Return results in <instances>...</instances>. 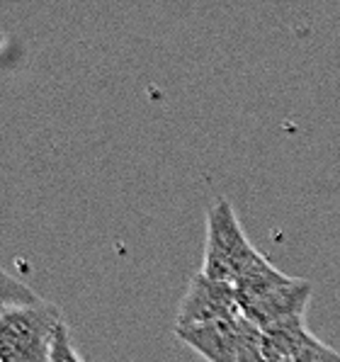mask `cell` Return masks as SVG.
Returning <instances> with one entry per match:
<instances>
[{
	"label": "cell",
	"mask_w": 340,
	"mask_h": 362,
	"mask_svg": "<svg viewBox=\"0 0 340 362\" xmlns=\"http://www.w3.org/2000/svg\"><path fill=\"white\" fill-rule=\"evenodd\" d=\"M260 250L248 241L233 204L226 197H216L207 209V238H204V260L199 272L228 287L258 263Z\"/></svg>",
	"instance_id": "obj_1"
},
{
	"label": "cell",
	"mask_w": 340,
	"mask_h": 362,
	"mask_svg": "<svg viewBox=\"0 0 340 362\" xmlns=\"http://www.w3.org/2000/svg\"><path fill=\"white\" fill-rule=\"evenodd\" d=\"M64 314L57 304L0 309V362H49L52 343Z\"/></svg>",
	"instance_id": "obj_2"
},
{
	"label": "cell",
	"mask_w": 340,
	"mask_h": 362,
	"mask_svg": "<svg viewBox=\"0 0 340 362\" xmlns=\"http://www.w3.org/2000/svg\"><path fill=\"white\" fill-rule=\"evenodd\" d=\"M175 336L207 362H241L260 345V328L243 314L202 326L175 328Z\"/></svg>",
	"instance_id": "obj_3"
},
{
	"label": "cell",
	"mask_w": 340,
	"mask_h": 362,
	"mask_svg": "<svg viewBox=\"0 0 340 362\" xmlns=\"http://www.w3.org/2000/svg\"><path fill=\"white\" fill-rule=\"evenodd\" d=\"M238 314H243V311L236 289L224 285V282L211 280L197 270L189 280L180 304H177L175 328L202 326Z\"/></svg>",
	"instance_id": "obj_4"
},
{
	"label": "cell",
	"mask_w": 340,
	"mask_h": 362,
	"mask_svg": "<svg viewBox=\"0 0 340 362\" xmlns=\"http://www.w3.org/2000/svg\"><path fill=\"white\" fill-rule=\"evenodd\" d=\"M267 362H340V353L314 336L304 319H289L260 331Z\"/></svg>",
	"instance_id": "obj_5"
},
{
	"label": "cell",
	"mask_w": 340,
	"mask_h": 362,
	"mask_svg": "<svg viewBox=\"0 0 340 362\" xmlns=\"http://www.w3.org/2000/svg\"><path fill=\"white\" fill-rule=\"evenodd\" d=\"M314 297V282L304 280V277H292L272 287L270 292L260 294L258 299L243 304V316L260 331L267 326L282 324L289 319H304L306 309Z\"/></svg>",
	"instance_id": "obj_6"
},
{
	"label": "cell",
	"mask_w": 340,
	"mask_h": 362,
	"mask_svg": "<svg viewBox=\"0 0 340 362\" xmlns=\"http://www.w3.org/2000/svg\"><path fill=\"white\" fill-rule=\"evenodd\" d=\"M39 302H42V297H39L35 289L18 280V277H13L5 267H0V309H8V306H30Z\"/></svg>",
	"instance_id": "obj_7"
},
{
	"label": "cell",
	"mask_w": 340,
	"mask_h": 362,
	"mask_svg": "<svg viewBox=\"0 0 340 362\" xmlns=\"http://www.w3.org/2000/svg\"><path fill=\"white\" fill-rule=\"evenodd\" d=\"M49 362H86L81 358V353L76 350L71 331L66 326V321H61L57 333H54V343H52V360Z\"/></svg>",
	"instance_id": "obj_8"
},
{
	"label": "cell",
	"mask_w": 340,
	"mask_h": 362,
	"mask_svg": "<svg viewBox=\"0 0 340 362\" xmlns=\"http://www.w3.org/2000/svg\"><path fill=\"white\" fill-rule=\"evenodd\" d=\"M241 362H267V360H265V355H263V343H260L258 348L250 350V353H248Z\"/></svg>",
	"instance_id": "obj_9"
}]
</instances>
